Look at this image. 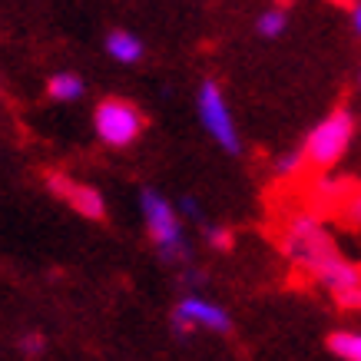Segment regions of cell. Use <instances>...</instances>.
Masks as SVG:
<instances>
[{"instance_id":"5b68a950","label":"cell","mask_w":361,"mask_h":361,"mask_svg":"<svg viewBox=\"0 0 361 361\" xmlns=\"http://www.w3.org/2000/svg\"><path fill=\"white\" fill-rule=\"evenodd\" d=\"M199 120H202L209 136L219 142L226 153H239L242 149L239 133L232 126L229 106H226V99H222V90H219V83H212V80H206V83L199 87Z\"/></svg>"},{"instance_id":"7a4b0ae2","label":"cell","mask_w":361,"mask_h":361,"mask_svg":"<svg viewBox=\"0 0 361 361\" xmlns=\"http://www.w3.org/2000/svg\"><path fill=\"white\" fill-rule=\"evenodd\" d=\"M351 136H355V120H351V113L348 110H331L315 130L308 133L302 153H305V159L312 166L329 169V166H335L341 156H345Z\"/></svg>"},{"instance_id":"9c48e42d","label":"cell","mask_w":361,"mask_h":361,"mask_svg":"<svg viewBox=\"0 0 361 361\" xmlns=\"http://www.w3.org/2000/svg\"><path fill=\"white\" fill-rule=\"evenodd\" d=\"M47 93L54 99H60V103L80 99L83 97V80H80L77 73H54V77L47 80Z\"/></svg>"},{"instance_id":"52a82bcc","label":"cell","mask_w":361,"mask_h":361,"mask_svg":"<svg viewBox=\"0 0 361 361\" xmlns=\"http://www.w3.org/2000/svg\"><path fill=\"white\" fill-rule=\"evenodd\" d=\"M44 183L56 199H63L66 206L73 212H80V216H87V219H103L106 216V202L99 196V189L87 186V183H73L63 173H47Z\"/></svg>"},{"instance_id":"ba28073f","label":"cell","mask_w":361,"mask_h":361,"mask_svg":"<svg viewBox=\"0 0 361 361\" xmlns=\"http://www.w3.org/2000/svg\"><path fill=\"white\" fill-rule=\"evenodd\" d=\"M142 50H146L142 40L130 30H113L110 37H106V54H110L113 60H120V63H136L142 56Z\"/></svg>"},{"instance_id":"4fadbf2b","label":"cell","mask_w":361,"mask_h":361,"mask_svg":"<svg viewBox=\"0 0 361 361\" xmlns=\"http://www.w3.org/2000/svg\"><path fill=\"white\" fill-rule=\"evenodd\" d=\"M20 351L30 355V358H37V355L44 351V335H27V338H20Z\"/></svg>"},{"instance_id":"ac0fdd59","label":"cell","mask_w":361,"mask_h":361,"mask_svg":"<svg viewBox=\"0 0 361 361\" xmlns=\"http://www.w3.org/2000/svg\"><path fill=\"white\" fill-rule=\"evenodd\" d=\"M355 30L361 33V0H358V4H355Z\"/></svg>"},{"instance_id":"277c9868","label":"cell","mask_w":361,"mask_h":361,"mask_svg":"<svg viewBox=\"0 0 361 361\" xmlns=\"http://www.w3.org/2000/svg\"><path fill=\"white\" fill-rule=\"evenodd\" d=\"M93 126H97V136L106 146H130L142 133L146 120H142V113L133 106L130 99L110 97L93 110Z\"/></svg>"},{"instance_id":"30bf717a","label":"cell","mask_w":361,"mask_h":361,"mask_svg":"<svg viewBox=\"0 0 361 361\" xmlns=\"http://www.w3.org/2000/svg\"><path fill=\"white\" fill-rule=\"evenodd\" d=\"M329 348L341 361H361V331H335L329 335Z\"/></svg>"},{"instance_id":"6da1fadb","label":"cell","mask_w":361,"mask_h":361,"mask_svg":"<svg viewBox=\"0 0 361 361\" xmlns=\"http://www.w3.org/2000/svg\"><path fill=\"white\" fill-rule=\"evenodd\" d=\"M285 252H288V259H295L302 269H308L312 275H318L325 265L341 255L335 249V242L331 235L325 232V226L315 219V216H295V219L288 222V229H285V239H282Z\"/></svg>"},{"instance_id":"8992f818","label":"cell","mask_w":361,"mask_h":361,"mask_svg":"<svg viewBox=\"0 0 361 361\" xmlns=\"http://www.w3.org/2000/svg\"><path fill=\"white\" fill-rule=\"evenodd\" d=\"M173 329L176 335H189L192 329H209V331H232V318L229 312L209 298H199V295H186L173 312Z\"/></svg>"},{"instance_id":"9a60e30c","label":"cell","mask_w":361,"mask_h":361,"mask_svg":"<svg viewBox=\"0 0 361 361\" xmlns=\"http://www.w3.org/2000/svg\"><path fill=\"white\" fill-rule=\"evenodd\" d=\"M335 298H338L341 308H355V312H361V285L358 288H351V292H341V295H335Z\"/></svg>"},{"instance_id":"5bb4252c","label":"cell","mask_w":361,"mask_h":361,"mask_svg":"<svg viewBox=\"0 0 361 361\" xmlns=\"http://www.w3.org/2000/svg\"><path fill=\"white\" fill-rule=\"evenodd\" d=\"M209 242H212V245H216V249H232V232L229 229H219V226H216V229H209Z\"/></svg>"},{"instance_id":"7c38bea8","label":"cell","mask_w":361,"mask_h":361,"mask_svg":"<svg viewBox=\"0 0 361 361\" xmlns=\"http://www.w3.org/2000/svg\"><path fill=\"white\" fill-rule=\"evenodd\" d=\"M308 159H305V153L302 149H295V153H285L279 163H275V173L282 176V179H288V176H295V173H302V166H305Z\"/></svg>"},{"instance_id":"8fae6325","label":"cell","mask_w":361,"mask_h":361,"mask_svg":"<svg viewBox=\"0 0 361 361\" xmlns=\"http://www.w3.org/2000/svg\"><path fill=\"white\" fill-rule=\"evenodd\" d=\"M285 23H288L285 11H282V7H275V11H265L262 17H259V23H255V27H259V33H262V37H279V33L285 30Z\"/></svg>"},{"instance_id":"e0dca14e","label":"cell","mask_w":361,"mask_h":361,"mask_svg":"<svg viewBox=\"0 0 361 361\" xmlns=\"http://www.w3.org/2000/svg\"><path fill=\"white\" fill-rule=\"evenodd\" d=\"M348 212H351V219H355V222H361V196H355V199H351Z\"/></svg>"},{"instance_id":"2e32d148","label":"cell","mask_w":361,"mask_h":361,"mask_svg":"<svg viewBox=\"0 0 361 361\" xmlns=\"http://www.w3.org/2000/svg\"><path fill=\"white\" fill-rule=\"evenodd\" d=\"M179 209L186 212L189 219H202V216H199V206H196V199H192V196H183V199H179Z\"/></svg>"},{"instance_id":"3957f363","label":"cell","mask_w":361,"mask_h":361,"mask_svg":"<svg viewBox=\"0 0 361 361\" xmlns=\"http://www.w3.org/2000/svg\"><path fill=\"white\" fill-rule=\"evenodd\" d=\"M140 206H142V219L149 229V239L159 245L163 259H186V242H183V226L176 209L169 206V199H163L153 189H142L140 192Z\"/></svg>"}]
</instances>
